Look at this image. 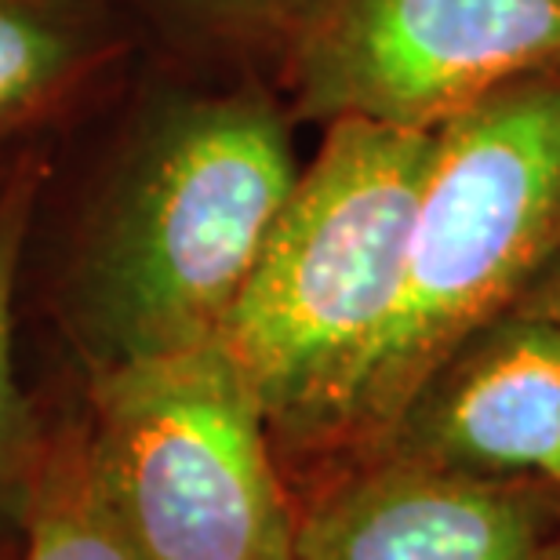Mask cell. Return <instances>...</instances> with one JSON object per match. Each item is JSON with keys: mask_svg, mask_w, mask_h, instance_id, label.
Masks as SVG:
<instances>
[{"mask_svg": "<svg viewBox=\"0 0 560 560\" xmlns=\"http://www.w3.org/2000/svg\"><path fill=\"white\" fill-rule=\"evenodd\" d=\"M295 178L277 88L139 55L55 145L30 233L77 383L215 342Z\"/></svg>", "mask_w": 560, "mask_h": 560, "instance_id": "obj_1", "label": "cell"}, {"mask_svg": "<svg viewBox=\"0 0 560 560\" xmlns=\"http://www.w3.org/2000/svg\"><path fill=\"white\" fill-rule=\"evenodd\" d=\"M436 131L324 125L219 346L259 400L288 485L306 474L405 280Z\"/></svg>", "mask_w": 560, "mask_h": 560, "instance_id": "obj_2", "label": "cell"}, {"mask_svg": "<svg viewBox=\"0 0 560 560\" xmlns=\"http://www.w3.org/2000/svg\"><path fill=\"white\" fill-rule=\"evenodd\" d=\"M560 255V73L510 84L436 128L405 280L313 474L383 447L419 386Z\"/></svg>", "mask_w": 560, "mask_h": 560, "instance_id": "obj_3", "label": "cell"}, {"mask_svg": "<svg viewBox=\"0 0 560 560\" xmlns=\"http://www.w3.org/2000/svg\"><path fill=\"white\" fill-rule=\"evenodd\" d=\"M88 469L139 560H291L295 495L219 342L81 378Z\"/></svg>", "mask_w": 560, "mask_h": 560, "instance_id": "obj_4", "label": "cell"}, {"mask_svg": "<svg viewBox=\"0 0 560 560\" xmlns=\"http://www.w3.org/2000/svg\"><path fill=\"white\" fill-rule=\"evenodd\" d=\"M546 73H560V0H328L277 92L291 120L436 131Z\"/></svg>", "mask_w": 560, "mask_h": 560, "instance_id": "obj_5", "label": "cell"}, {"mask_svg": "<svg viewBox=\"0 0 560 560\" xmlns=\"http://www.w3.org/2000/svg\"><path fill=\"white\" fill-rule=\"evenodd\" d=\"M291 560H535L560 539V495L375 452L299 488Z\"/></svg>", "mask_w": 560, "mask_h": 560, "instance_id": "obj_6", "label": "cell"}, {"mask_svg": "<svg viewBox=\"0 0 560 560\" xmlns=\"http://www.w3.org/2000/svg\"><path fill=\"white\" fill-rule=\"evenodd\" d=\"M375 452L560 495V328L521 306L499 313L425 378Z\"/></svg>", "mask_w": 560, "mask_h": 560, "instance_id": "obj_7", "label": "cell"}, {"mask_svg": "<svg viewBox=\"0 0 560 560\" xmlns=\"http://www.w3.org/2000/svg\"><path fill=\"white\" fill-rule=\"evenodd\" d=\"M139 55L106 0H0V156L66 139L125 84Z\"/></svg>", "mask_w": 560, "mask_h": 560, "instance_id": "obj_8", "label": "cell"}, {"mask_svg": "<svg viewBox=\"0 0 560 560\" xmlns=\"http://www.w3.org/2000/svg\"><path fill=\"white\" fill-rule=\"evenodd\" d=\"M59 142H33L0 178V550H19L48 469L51 422L19 375V302L40 189Z\"/></svg>", "mask_w": 560, "mask_h": 560, "instance_id": "obj_9", "label": "cell"}, {"mask_svg": "<svg viewBox=\"0 0 560 560\" xmlns=\"http://www.w3.org/2000/svg\"><path fill=\"white\" fill-rule=\"evenodd\" d=\"M136 33L145 59L205 81L280 73L328 0H106Z\"/></svg>", "mask_w": 560, "mask_h": 560, "instance_id": "obj_10", "label": "cell"}, {"mask_svg": "<svg viewBox=\"0 0 560 560\" xmlns=\"http://www.w3.org/2000/svg\"><path fill=\"white\" fill-rule=\"evenodd\" d=\"M15 560H139L117 532L88 469L77 408L51 425L48 469Z\"/></svg>", "mask_w": 560, "mask_h": 560, "instance_id": "obj_11", "label": "cell"}, {"mask_svg": "<svg viewBox=\"0 0 560 560\" xmlns=\"http://www.w3.org/2000/svg\"><path fill=\"white\" fill-rule=\"evenodd\" d=\"M517 306L560 328V255L550 266H546L539 277L532 280L528 291H524V295L517 299Z\"/></svg>", "mask_w": 560, "mask_h": 560, "instance_id": "obj_12", "label": "cell"}, {"mask_svg": "<svg viewBox=\"0 0 560 560\" xmlns=\"http://www.w3.org/2000/svg\"><path fill=\"white\" fill-rule=\"evenodd\" d=\"M535 560H560V539H553L550 546H546V550L535 557Z\"/></svg>", "mask_w": 560, "mask_h": 560, "instance_id": "obj_13", "label": "cell"}, {"mask_svg": "<svg viewBox=\"0 0 560 560\" xmlns=\"http://www.w3.org/2000/svg\"><path fill=\"white\" fill-rule=\"evenodd\" d=\"M22 150H26V145H22ZM15 153H19V150H15ZM15 153H4V156H0V178L8 175V167H11V161H15Z\"/></svg>", "mask_w": 560, "mask_h": 560, "instance_id": "obj_14", "label": "cell"}]
</instances>
